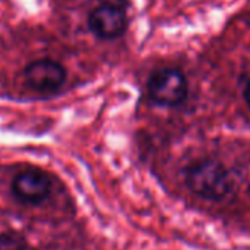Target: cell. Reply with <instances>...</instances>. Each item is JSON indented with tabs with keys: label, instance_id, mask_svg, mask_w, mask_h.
<instances>
[{
	"label": "cell",
	"instance_id": "6da1fadb",
	"mask_svg": "<svg viewBox=\"0 0 250 250\" xmlns=\"http://www.w3.org/2000/svg\"><path fill=\"white\" fill-rule=\"evenodd\" d=\"M186 184L191 193L210 202H222L234 190L229 171L213 159L199 161L188 167L186 171Z\"/></svg>",
	"mask_w": 250,
	"mask_h": 250
},
{
	"label": "cell",
	"instance_id": "7a4b0ae2",
	"mask_svg": "<svg viewBox=\"0 0 250 250\" xmlns=\"http://www.w3.org/2000/svg\"><path fill=\"white\" fill-rule=\"evenodd\" d=\"M147 91L150 99L165 107L181 104L188 93V85L184 74L174 68L159 69L149 78Z\"/></svg>",
	"mask_w": 250,
	"mask_h": 250
},
{
	"label": "cell",
	"instance_id": "3957f363",
	"mask_svg": "<svg viewBox=\"0 0 250 250\" xmlns=\"http://www.w3.org/2000/svg\"><path fill=\"white\" fill-rule=\"evenodd\" d=\"M24 77L30 87L39 91H55L62 87L66 80V69L53 59H39L28 63Z\"/></svg>",
	"mask_w": 250,
	"mask_h": 250
},
{
	"label": "cell",
	"instance_id": "277c9868",
	"mask_svg": "<svg viewBox=\"0 0 250 250\" xmlns=\"http://www.w3.org/2000/svg\"><path fill=\"white\" fill-rule=\"evenodd\" d=\"M88 27L97 37L112 40L124 34L127 28V15L122 8L116 5H100L91 11Z\"/></svg>",
	"mask_w": 250,
	"mask_h": 250
},
{
	"label": "cell",
	"instance_id": "5b68a950",
	"mask_svg": "<svg viewBox=\"0 0 250 250\" xmlns=\"http://www.w3.org/2000/svg\"><path fill=\"white\" fill-rule=\"evenodd\" d=\"M52 190L49 175L40 169H27L20 172L12 181V193L24 203L37 205L47 199Z\"/></svg>",
	"mask_w": 250,
	"mask_h": 250
},
{
	"label": "cell",
	"instance_id": "8992f818",
	"mask_svg": "<svg viewBox=\"0 0 250 250\" xmlns=\"http://www.w3.org/2000/svg\"><path fill=\"white\" fill-rule=\"evenodd\" d=\"M0 250H24L22 241L12 234L0 235Z\"/></svg>",
	"mask_w": 250,
	"mask_h": 250
},
{
	"label": "cell",
	"instance_id": "52a82bcc",
	"mask_svg": "<svg viewBox=\"0 0 250 250\" xmlns=\"http://www.w3.org/2000/svg\"><path fill=\"white\" fill-rule=\"evenodd\" d=\"M244 99H246L247 104L250 106V81H249V83H247V85H246V90H244Z\"/></svg>",
	"mask_w": 250,
	"mask_h": 250
}]
</instances>
